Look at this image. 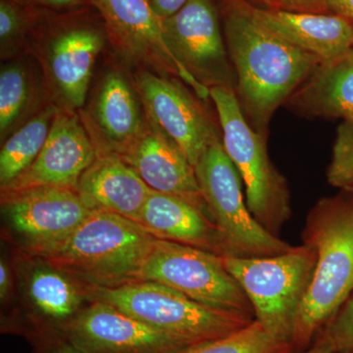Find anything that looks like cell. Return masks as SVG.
<instances>
[{
  "mask_svg": "<svg viewBox=\"0 0 353 353\" xmlns=\"http://www.w3.org/2000/svg\"><path fill=\"white\" fill-rule=\"evenodd\" d=\"M189 0H150L153 10L161 19L178 12Z\"/></svg>",
  "mask_w": 353,
  "mask_h": 353,
  "instance_id": "4dcf8cb0",
  "label": "cell"
},
{
  "mask_svg": "<svg viewBox=\"0 0 353 353\" xmlns=\"http://www.w3.org/2000/svg\"><path fill=\"white\" fill-rule=\"evenodd\" d=\"M27 285L31 334L41 341L61 336L64 327L83 308V292L65 272L44 262L32 269Z\"/></svg>",
  "mask_w": 353,
  "mask_h": 353,
  "instance_id": "44dd1931",
  "label": "cell"
},
{
  "mask_svg": "<svg viewBox=\"0 0 353 353\" xmlns=\"http://www.w3.org/2000/svg\"><path fill=\"white\" fill-rule=\"evenodd\" d=\"M90 120L99 139V154H124L145 127L134 90L125 77L111 72L104 77L90 108Z\"/></svg>",
  "mask_w": 353,
  "mask_h": 353,
  "instance_id": "d6986e66",
  "label": "cell"
},
{
  "mask_svg": "<svg viewBox=\"0 0 353 353\" xmlns=\"http://www.w3.org/2000/svg\"><path fill=\"white\" fill-rule=\"evenodd\" d=\"M120 157L150 189L185 199L212 221L194 165L181 148L150 120L146 121L143 134L136 143Z\"/></svg>",
  "mask_w": 353,
  "mask_h": 353,
  "instance_id": "9a60e30c",
  "label": "cell"
},
{
  "mask_svg": "<svg viewBox=\"0 0 353 353\" xmlns=\"http://www.w3.org/2000/svg\"><path fill=\"white\" fill-rule=\"evenodd\" d=\"M155 236L122 216L94 210L61 243L34 256L94 285L138 280Z\"/></svg>",
  "mask_w": 353,
  "mask_h": 353,
  "instance_id": "3957f363",
  "label": "cell"
},
{
  "mask_svg": "<svg viewBox=\"0 0 353 353\" xmlns=\"http://www.w3.org/2000/svg\"><path fill=\"white\" fill-rule=\"evenodd\" d=\"M61 336L83 353H178L189 347L97 301L83 307L64 327Z\"/></svg>",
  "mask_w": 353,
  "mask_h": 353,
  "instance_id": "7c38bea8",
  "label": "cell"
},
{
  "mask_svg": "<svg viewBox=\"0 0 353 353\" xmlns=\"http://www.w3.org/2000/svg\"><path fill=\"white\" fill-rule=\"evenodd\" d=\"M10 273H9L8 266L3 259L0 261V297L1 301H6L10 292Z\"/></svg>",
  "mask_w": 353,
  "mask_h": 353,
  "instance_id": "d6a6232c",
  "label": "cell"
},
{
  "mask_svg": "<svg viewBox=\"0 0 353 353\" xmlns=\"http://www.w3.org/2000/svg\"><path fill=\"white\" fill-rule=\"evenodd\" d=\"M303 243L317 252L307 294L297 312L292 347L303 352L353 292V196L323 197L309 211Z\"/></svg>",
  "mask_w": 353,
  "mask_h": 353,
  "instance_id": "7a4b0ae2",
  "label": "cell"
},
{
  "mask_svg": "<svg viewBox=\"0 0 353 353\" xmlns=\"http://www.w3.org/2000/svg\"><path fill=\"white\" fill-rule=\"evenodd\" d=\"M1 203L9 224L32 255L61 243L94 211L77 190L64 188L2 192Z\"/></svg>",
  "mask_w": 353,
  "mask_h": 353,
  "instance_id": "8fae6325",
  "label": "cell"
},
{
  "mask_svg": "<svg viewBox=\"0 0 353 353\" xmlns=\"http://www.w3.org/2000/svg\"><path fill=\"white\" fill-rule=\"evenodd\" d=\"M152 190L116 154H99L77 187V192L92 210L114 213L136 223Z\"/></svg>",
  "mask_w": 353,
  "mask_h": 353,
  "instance_id": "e0dca14e",
  "label": "cell"
},
{
  "mask_svg": "<svg viewBox=\"0 0 353 353\" xmlns=\"http://www.w3.org/2000/svg\"><path fill=\"white\" fill-rule=\"evenodd\" d=\"M97 146L73 110H57L50 134L34 163L2 192L41 187L77 190L81 176L97 157Z\"/></svg>",
  "mask_w": 353,
  "mask_h": 353,
  "instance_id": "5bb4252c",
  "label": "cell"
},
{
  "mask_svg": "<svg viewBox=\"0 0 353 353\" xmlns=\"http://www.w3.org/2000/svg\"><path fill=\"white\" fill-rule=\"evenodd\" d=\"M194 169L202 196L229 255L274 256L294 248L269 233L253 217L243 196L240 174L220 138L206 148Z\"/></svg>",
  "mask_w": 353,
  "mask_h": 353,
  "instance_id": "52a82bcc",
  "label": "cell"
},
{
  "mask_svg": "<svg viewBox=\"0 0 353 353\" xmlns=\"http://www.w3.org/2000/svg\"><path fill=\"white\" fill-rule=\"evenodd\" d=\"M294 353H334L333 348L330 347L327 341L322 340L321 338H316L310 347L303 350V352Z\"/></svg>",
  "mask_w": 353,
  "mask_h": 353,
  "instance_id": "836d02e7",
  "label": "cell"
},
{
  "mask_svg": "<svg viewBox=\"0 0 353 353\" xmlns=\"http://www.w3.org/2000/svg\"><path fill=\"white\" fill-rule=\"evenodd\" d=\"M228 52L245 118L264 134L272 116L321 64L259 24L238 3L226 18Z\"/></svg>",
  "mask_w": 353,
  "mask_h": 353,
  "instance_id": "6da1fadb",
  "label": "cell"
},
{
  "mask_svg": "<svg viewBox=\"0 0 353 353\" xmlns=\"http://www.w3.org/2000/svg\"><path fill=\"white\" fill-rule=\"evenodd\" d=\"M138 280L171 288L192 301L254 321V311L222 257L175 241L155 239Z\"/></svg>",
  "mask_w": 353,
  "mask_h": 353,
  "instance_id": "ba28073f",
  "label": "cell"
},
{
  "mask_svg": "<svg viewBox=\"0 0 353 353\" xmlns=\"http://www.w3.org/2000/svg\"><path fill=\"white\" fill-rule=\"evenodd\" d=\"M294 347L274 339L254 320L234 333L185 348L178 353H294Z\"/></svg>",
  "mask_w": 353,
  "mask_h": 353,
  "instance_id": "cb8c5ba5",
  "label": "cell"
},
{
  "mask_svg": "<svg viewBox=\"0 0 353 353\" xmlns=\"http://www.w3.org/2000/svg\"><path fill=\"white\" fill-rule=\"evenodd\" d=\"M39 1L50 6L67 7L77 6V4L83 2V0H39Z\"/></svg>",
  "mask_w": 353,
  "mask_h": 353,
  "instance_id": "e575fe53",
  "label": "cell"
},
{
  "mask_svg": "<svg viewBox=\"0 0 353 353\" xmlns=\"http://www.w3.org/2000/svg\"><path fill=\"white\" fill-rule=\"evenodd\" d=\"M105 21L109 36L123 54L163 75L178 77L202 99L210 97V88L202 85L185 69L167 46L162 19L150 0H92Z\"/></svg>",
  "mask_w": 353,
  "mask_h": 353,
  "instance_id": "30bf717a",
  "label": "cell"
},
{
  "mask_svg": "<svg viewBox=\"0 0 353 353\" xmlns=\"http://www.w3.org/2000/svg\"><path fill=\"white\" fill-rule=\"evenodd\" d=\"M28 72L20 63L6 64L0 71V134L1 139L24 114L31 99Z\"/></svg>",
  "mask_w": 353,
  "mask_h": 353,
  "instance_id": "d4e9b609",
  "label": "cell"
},
{
  "mask_svg": "<svg viewBox=\"0 0 353 353\" xmlns=\"http://www.w3.org/2000/svg\"><path fill=\"white\" fill-rule=\"evenodd\" d=\"M316 338L327 341L334 353H353V292Z\"/></svg>",
  "mask_w": 353,
  "mask_h": 353,
  "instance_id": "4316f807",
  "label": "cell"
},
{
  "mask_svg": "<svg viewBox=\"0 0 353 353\" xmlns=\"http://www.w3.org/2000/svg\"><path fill=\"white\" fill-rule=\"evenodd\" d=\"M348 194H350V192H348ZM350 194H352V196H353V192H350Z\"/></svg>",
  "mask_w": 353,
  "mask_h": 353,
  "instance_id": "d590c367",
  "label": "cell"
},
{
  "mask_svg": "<svg viewBox=\"0 0 353 353\" xmlns=\"http://www.w3.org/2000/svg\"><path fill=\"white\" fill-rule=\"evenodd\" d=\"M221 257L250 299L255 320L274 339L292 345L297 312L317 262L314 248L303 243L274 256Z\"/></svg>",
  "mask_w": 353,
  "mask_h": 353,
  "instance_id": "5b68a950",
  "label": "cell"
},
{
  "mask_svg": "<svg viewBox=\"0 0 353 353\" xmlns=\"http://www.w3.org/2000/svg\"><path fill=\"white\" fill-rule=\"evenodd\" d=\"M101 32L76 27L55 36L46 50V68L57 94L70 110L87 99L95 60L103 48Z\"/></svg>",
  "mask_w": 353,
  "mask_h": 353,
  "instance_id": "ac0fdd59",
  "label": "cell"
},
{
  "mask_svg": "<svg viewBox=\"0 0 353 353\" xmlns=\"http://www.w3.org/2000/svg\"><path fill=\"white\" fill-rule=\"evenodd\" d=\"M137 88L148 119L196 166L206 148L219 139L201 104L181 83L148 71L139 74Z\"/></svg>",
  "mask_w": 353,
  "mask_h": 353,
  "instance_id": "4fadbf2b",
  "label": "cell"
},
{
  "mask_svg": "<svg viewBox=\"0 0 353 353\" xmlns=\"http://www.w3.org/2000/svg\"><path fill=\"white\" fill-rule=\"evenodd\" d=\"M39 353H83L72 345L63 336H57V338L50 339V340L43 341V347H41Z\"/></svg>",
  "mask_w": 353,
  "mask_h": 353,
  "instance_id": "f546056e",
  "label": "cell"
},
{
  "mask_svg": "<svg viewBox=\"0 0 353 353\" xmlns=\"http://www.w3.org/2000/svg\"><path fill=\"white\" fill-rule=\"evenodd\" d=\"M24 18L20 8L10 0L0 1V43L1 53L12 50L24 29Z\"/></svg>",
  "mask_w": 353,
  "mask_h": 353,
  "instance_id": "83f0119b",
  "label": "cell"
},
{
  "mask_svg": "<svg viewBox=\"0 0 353 353\" xmlns=\"http://www.w3.org/2000/svg\"><path fill=\"white\" fill-rule=\"evenodd\" d=\"M57 110L53 106L44 108L6 139L0 152L1 189L34 163L48 138Z\"/></svg>",
  "mask_w": 353,
  "mask_h": 353,
  "instance_id": "603a6c76",
  "label": "cell"
},
{
  "mask_svg": "<svg viewBox=\"0 0 353 353\" xmlns=\"http://www.w3.org/2000/svg\"><path fill=\"white\" fill-rule=\"evenodd\" d=\"M87 294L92 301L114 306L189 347L228 336L253 322L202 305L171 288L150 281L92 285Z\"/></svg>",
  "mask_w": 353,
  "mask_h": 353,
  "instance_id": "8992f818",
  "label": "cell"
},
{
  "mask_svg": "<svg viewBox=\"0 0 353 353\" xmlns=\"http://www.w3.org/2000/svg\"><path fill=\"white\" fill-rule=\"evenodd\" d=\"M272 8L296 12L322 13L327 10L323 0H262Z\"/></svg>",
  "mask_w": 353,
  "mask_h": 353,
  "instance_id": "f1b7e54d",
  "label": "cell"
},
{
  "mask_svg": "<svg viewBox=\"0 0 353 353\" xmlns=\"http://www.w3.org/2000/svg\"><path fill=\"white\" fill-rule=\"evenodd\" d=\"M288 101L303 115L352 120L353 48L320 64Z\"/></svg>",
  "mask_w": 353,
  "mask_h": 353,
  "instance_id": "7402d4cb",
  "label": "cell"
},
{
  "mask_svg": "<svg viewBox=\"0 0 353 353\" xmlns=\"http://www.w3.org/2000/svg\"><path fill=\"white\" fill-rule=\"evenodd\" d=\"M162 30L172 53L199 83L208 88L236 90V73L212 0H189L178 12L162 19Z\"/></svg>",
  "mask_w": 353,
  "mask_h": 353,
  "instance_id": "9c48e42d",
  "label": "cell"
},
{
  "mask_svg": "<svg viewBox=\"0 0 353 353\" xmlns=\"http://www.w3.org/2000/svg\"><path fill=\"white\" fill-rule=\"evenodd\" d=\"M327 10L345 19H353V0H323Z\"/></svg>",
  "mask_w": 353,
  "mask_h": 353,
  "instance_id": "1f68e13d",
  "label": "cell"
},
{
  "mask_svg": "<svg viewBox=\"0 0 353 353\" xmlns=\"http://www.w3.org/2000/svg\"><path fill=\"white\" fill-rule=\"evenodd\" d=\"M138 224L155 238L194 246L219 256L229 255L214 223L181 197L152 190Z\"/></svg>",
  "mask_w": 353,
  "mask_h": 353,
  "instance_id": "ffe728a7",
  "label": "cell"
},
{
  "mask_svg": "<svg viewBox=\"0 0 353 353\" xmlns=\"http://www.w3.org/2000/svg\"><path fill=\"white\" fill-rule=\"evenodd\" d=\"M236 3L259 24L317 57L321 63L336 59L352 48L353 27L341 16L259 8L241 0Z\"/></svg>",
  "mask_w": 353,
  "mask_h": 353,
  "instance_id": "2e32d148",
  "label": "cell"
},
{
  "mask_svg": "<svg viewBox=\"0 0 353 353\" xmlns=\"http://www.w3.org/2000/svg\"><path fill=\"white\" fill-rule=\"evenodd\" d=\"M210 99L217 110L225 152L245 185L248 209L265 230L279 236L292 213L287 180L272 163L264 134L246 119L236 90L210 88Z\"/></svg>",
  "mask_w": 353,
  "mask_h": 353,
  "instance_id": "277c9868",
  "label": "cell"
},
{
  "mask_svg": "<svg viewBox=\"0 0 353 353\" xmlns=\"http://www.w3.org/2000/svg\"><path fill=\"white\" fill-rule=\"evenodd\" d=\"M327 181L343 192H353V119L343 120L336 129Z\"/></svg>",
  "mask_w": 353,
  "mask_h": 353,
  "instance_id": "484cf974",
  "label": "cell"
}]
</instances>
